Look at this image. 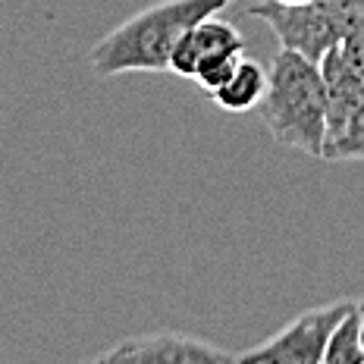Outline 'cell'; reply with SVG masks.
Masks as SVG:
<instances>
[{
    "instance_id": "6da1fadb",
    "label": "cell",
    "mask_w": 364,
    "mask_h": 364,
    "mask_svg": "<svg viewBox=\"0 0 364 364\" xmlns=\"http://www.w3.org/2000/svg\"><path fill=\"white\" fill-rule=\"evenodd\" d=\"M230 4L232 0H164L148 6L95 44L91 66L101 75L170 70V57L179 38Z\"/></svg>"
},
{
    "instance_id": "7a4b0ae2",
    "label": "cell",
    "mask_w": 364,
    "mask_h": 364,
    "mask_svg": "<svg viewBox=\"0 0 364 364\" xmlns=\"http://www.w3.org/2000/svg\"><path fill=\"white\" fill-rule=\"evenodd\" d=\"M261 117L270 135L311 157H323L327 141V85L321 63L279 50L273 57L267 91L261 97Z\"/></svg>"
},
{
    "instance_id": "3957f363",
    "label": "cell",
    "mask_w": 364,
    "mask_h": 364,
    "mask_svg": "<svg viewBox=\"0 0 364 364\" xmlns=\"http://www.w3.org/2000/svg\"><path fill=\"white\" fill-rule=\"evenodd\" d=\"M348 308H352V301L305 311L292 323H286L277 336H270L264 346L236 355V361L242 364H323L327 343Z\"/></svg>"
},
{
    "instance_id": "277c9868",
    "label": "cell",
    "mask_w": 364,
    "mask_h": 364,
    "mask_svg": "<svg viewBox=\"0 0 364 364\" xmlns=\"http://www.w3.org/2000/svg\"><path fill=\"white\" fill-rule=\"evenodd\" d=\"M257 19L270 26V32L279 38L286 50L321 63L333 48L343 44L336 32L327 0H305V4H277V0H264V4L252 6Z\"/></svg>"
},
{
    "instance_id": "5b68a950",
    "label": "cell",
    "mask_w": 364,
    "mask_h": 364,
    "mask_svg": "<svg viewBox=\"0 0 364 364\" xmlns=\"http://www.w3.org/2000/svg\"><path fill=\"white\" fill-rule=\"evenodd\" d=\"M97 361H188V364H223V361H236V355L214 348L195 336L186 333H151V336H132L126 343H119L110 352H101Z\"/></svg>"
},
{
    "instance_id": "8992f818",
    "label": "cell",
    "mask_w": 364,
    "mask_h": 364,
    "mask_svg": "<svg viewBox=\"0 0 364 364\" xmlns=\"http://www.w3.org/2000/svg\"><path fill=\"white\" fill-rule=\"evenodd\" d=\"M323 85H327V141H336L355 119V113L364 107V79L355 73V66L343 57V50L333 48L321 60Z\"/></svg>"
},
{
    "instance_id": "52a82bcc",
    "label": "cell",
    "mask_w": 364,
    "mask_h": 364,
    "mask_svg": "<svg viewBox=\"0 0 364 364\" xmlns=\"http://www.w3.org/2000/svg\"><path fill=\"white\" fill-rule=\"evenodd\" d=\"M226 50H245V38L239 35L236 26H230V22L217 16H208L179 38V44L173 48L170 57V70L176 75H186V79H195L201 60L226 54Z\"/></svg>"
},
{
    "instance_id": "ba28073f",
    "label": "cell",
    "mask_w": 364,
    "mask_h": 364,
    "mask_svg": "<svg viewBox=\"0 0 364 364\" xmlns=\"http://www.w3.org/2000/svg\"><path fill=\"white\" fill-rule=\"evenodd\" d=\"M264 91H267V73H264L255 60L242 57V63H239V70L232 73V79L226 82L223 88H217L210 97H214L220 107L242 113V110H252L255 104H261Z\"/></svg>"
},
{
    "instance_id": "9c48e42d",
    "label": "cell",
    "mask_w": 364,
    "mask_h": 364,
    "mask_svg": "<svg viewBox=\"0 0 364 364\" xmlns=\"http://www.w3.org/2000/svg\"><path fill=\"white\" fill-rule=\"evenodd\" d=\"M358 314L361 308L352 305L346 311V317L336 323L330 343H327V364H364V348H361V333H358Z\"/></svg>"
},
{
    "instance_id": "30bf717a",
    "label": "cell",
    "mask_w": 364,
    "mask_h": 364,
    "mask_svg": "<svg viewBox=\"0 0 364 364\" xmlns=\"http://www.w3.org/2000/svg\"><path fill=\"white\" fill-rule=\"evenodd\" d=\"M242 57H245V50H226V54H214V57L201 60L198 73H195L198 85L208 91V95H214L217 88H223L226 82L232 79V73L239 70Z\"/></svg>"
},
{
    "instance_id": "8fae6325",
    "label": "cell",
    "mask_w": 364,
    "mask_h": 364,
    "mask_svg": "<svg viewBox=\"0 0 364 364\" xmlns=\"http://www.w3.org/2000/svg\"><path fill=\"white\" fill-rule=\"evenodd\" d=\"M323 161H364V107L355 113L346 132L323 148Z\"/></svg>"
},
{
    "instance_id": "7c38bea8",
    "label": "cell",
    "mask_w": 364,
    "mask_h": 364,
    "mask_svg": "<svg viewBox=\"0 0 364 364\" xmlns=\"http://www.w3.org/2000/svg\"><path fill=\"white\" fill-rule=\"evenodd\" d=\"M339 50H343V57L355 66V73H358L361 79H364V26H361L355 35H348L346 41L339 44Z\"/></svg>"
},
{
    "instance_id": "4fadbf2b",
    "label": "cell",
    "mask_w": 364,
    "mask_h": 364,
    "mask_svg": "<svg viewBox=\"0 0 364 364\" xmlns=\"http://www.w3.org/2000/svg\"><path fill=\"white\" fill-rule=\"evenodd\" d=\"M358 333H361V348H364V308H361V314H358Z\"/></svg>"
},
{
    "instance_id": "5bb4252c",
    "label": "cell",
    "mask_w": 364,
    "mask_h": 364,
    "mask_svg": "<svg viewBox=\"0 0 364 364\" xmlns=\"http://www.w3.org/2000/svg\"><path fill=\"white\" fill-rule=\"evenodd\" d=\"M277 4H305V0H277Z\"/></svg>"
}]
</instances>
